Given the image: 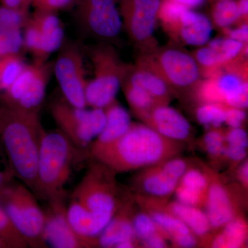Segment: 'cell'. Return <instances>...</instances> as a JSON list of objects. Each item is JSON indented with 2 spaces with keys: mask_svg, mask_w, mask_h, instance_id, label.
I'll return each instance as SVG.
<instances>
[{
  "mask_svg": "<svg viewBox=\"0 0 248 248\" xmlns=\"http://www.w3.org/2000/svg\"><path fill=\"white\" fill-rule=\"evenodd\" d=\"M93 159L75 187L67 205V215L79 234L97 238L117 209L116 173Z\"/></svg>",
  "mask_w": 248,
  "mask_h": 248,
  "instance_id": "obj_1",
  "label": "cell"
},
{
  "mask_svg": "<svg viewBox=\"0 0 248 248\" xmlns=\"http://www.w3.org/2000/svg\"><path fill=\"white\" fill-rule=\"evenodd\" d=\"M182 146V141L165 138L148 125L132 123L121 138L89 151V156L117 174L172 159L180 153Z\"/></svg>",
  "mask_w": 248,
  "mask_h": 248,
  "instance_id": "obj_2",
  "label": "cell"
},
{
  "mask_svg": "<svg viewBox=\"0 0 248 248\" xmlns=\"http://www.w3.org/2000/svg\"><path fill=\"white\" fill-rule=\"evenodd\" d=\"M39 112L16 108L0 100V141L15 177L33 192L41 135Z\"/></svg>",
  "mask_w": 248,
  "mask_h": 248,
  "instance_id": "obj_3",
  "label": "cell"
},
{
  "mask_svg": "<svg viewBox=\"0 0 248 248\" xmlns=\"http://www.w3.org/2000/svg\"><path fill=\"white\" fill-rule=\"evenodd\" d=\"M87 151L77 148L66 135L57 129L41 135L34 194L37 199L49 202L66 197L65 186L76 165Z\"/></svg>",
  "mask_w": 248,
  "mask_h": 248,
  "instance_id": "obj_4",
  "label": "cell"
},
{
  "mask_svg": "<svg viewBox=\"0 0 248 248\" xmlns=\"http://www.w3.org/2000/svg\"><path fill=\"white\" fill-rule=\"evenodd\" d=\"M13 181L0 188V203L29 247H48L43 239L45 211L37 197L23 183Z\"/></svg>",
  "mask_w": 248,
  "mask_h": 248,
  "instance_id": "obj_5",
  "label": "cell"
},
{
  "mask_svg": "<svg viewBox=\"0 0 248 248\" xmlns=\"http://www.w3.org/2000/svg\"><path fill=\"white\" fill-rule=\"evenodd\" d=\"M89 55L94 77L86 85V104L92 108L105 109L116 102L128 64L121 60L112 44L99 42L89 49Z\"/></svg>",
  "mask_w": 248,
  "mask_h": 248,
  "instance_id": "obj_6",
  "label": "cell"
},
{
  "mask_svg": "<svg viewBox=\"0 0 248 248\" xmlns=\"http://www.w3.org/2000/svg\"><path fill=\"white\" fill-rule=\"evenodd\" d=\"M138 59L163 78L173 94H194L203 78L192 54L177 44L158 46L151 53L140 55Z\"/></svg>",
  "mask_w": 248,
  "mask_h": 248,
  "instance_id": "obj_7",
  "label": "cell"
},
{
  "mask_svg": "<svg viewBox=\"0 0 248 248\" xmlns=\"http://www.w3.org/2000/svg\"><path fill=\"white\" fill-rule=\"evenodd\" d=\"M49 112L58 130L79 149L89 150L90 145L102 132L106 124L104 109L73 107L63 99L49 106Z\"/></svg>",
  "mask_w": 248,
  "mask_h": 248,
  "instance_id": "obj_8",
  "label": "cell"
},
{
  "mask_svg": "<svg viewBox=\"0 0 248 248\" xmlns=\"http://www.w3.org/2000/svg\"><path fill=\"white\" fill-rule=\"evenodd\" d=\"M53 73V63L48 61L26 63L17 79L0 95V100L16 108L39 112Z\"/></svg>",
  "mask_w": 248,
  "mask_h": 248,
  "instance_id": "obj_9",
  "label": "cell"
},
{
  "mask_svg": "<svg viewBox=\"0 0 248 248\" xmlns=\"http://www.w3.org/2000/svg\"><path fill=\"white\" fill-rule=\"evenodd\" d=\"M123 28L140 52L146 55L157 48L154 32L161 0H116Z\"/></svg>",
  "mask_w": 248,
  "mask_h": 248,
  "instance_id": "obj_10",
  "label": "cell"
},
{
  "mask_svg": "<svg viewBox=\"0 0 248 248\" xmlns=\"http://www.w3.org/2000/svg\"><path fill=\"white\" fill-rule=\"evenodd\" d=\"M76 16L87 35L102 43L112 44L123 28L116 0H76Z\"/></svg>",
  "mask_w": 248,
  "mask_h": 248,
  "instance_id": "obj_11",
  "label": "cell"
},
{
  "mask_svg": "<svg viewBox=\"0 0 248 248\" xmlns=\"http://www.w3.org/2000/svg\"><path fill=\"white\" fill-rule=\"evenodd\" d=\"M53 63V73L63 97L73 107H87L85 97L88 80L85 74L84 56L79 45L64 41Z\"/></svg>",
  "mask_w": 248,
  "mask_h": 248,
  "instance_id": "obj_12",
  "label": "cell"
},
{
  "mask_svg": "<svg viewBox=\"0 0 248 248\" xmlns=\"http://www.w3.org/2000/svg\"><path fill=\"white\" fill-rule=\"evenodd\" d=\"M24 29V48L35 62L48 61L64 42V30L57 13L35 10Z\"/></svg>",
  "mask_w": 248,
  "mask_h": 248,
  "instance_id": "obj_13",
  "label": "cell"
},
{
  "mask_svg": "<svg viewBox=\"0 0 248 248\" xmlns=\"http://www.w3.org/2000/svg\"><path fill=\"white\" fill-rule=\"evenodd\" d=\"M66 197L47 202L45 211L43 239L55 248H89L99 246L97 238L79 234L73 228L67 215Z\"/></svg>",
  "mask_w": 248,
  "mask_h": 248,
  "instance_id": "obj_14",
  "label": "cell"
},
{
  "mask_svg": "<svg viewBox=\"0 0 248 248\" xmlns=\"http://www.w3.org/2000/svg\"><path fill=\"white\" fill-rule=\"evenodd\" d=\"M143 122L160 135L170 140L185 141L190 136L191 125L188 121L179 111L168 105L155 107Z\"/></svg>",
  "mask_w": 248,
  "mask_h": 248,
  "instance_id": "obj_15",
  "label": "cell"
},
{
  "mask_svg": "<svg viewBox=\"0 0 248 248\" xmlns=\"http://www.w3.org/2000/svg\"><path fill=\"white\" fill-rule=\"evenodd\" d=\"M212 32L213 23L209 18L187 9L170 36L175 42L193 46H202L208 43Z\"/></svg>",
  "mask_w": 248,
  "mask_h": 248,
  "instance_id": "obj_16",
  "label": "cell"
},
{
  "mask_svg": "<svg viewBox=\"0 0 248 248\" xmlns=\"http://www.w3.org/2000/svg\"><path fill=\"white\" fill-rule=\"evenodd\" d=\"M124 79L145 90L159 105H168L173 94L163 78L151 66L139 59L135 65H128Z\"/></svg>",
  "mask_w": 248,
  "mask_h": 248,
  "instance_id": "obj_17",
  "label": "cell"
},
{
  "mask_svg": "<svg viewBox=\"0 0 248 248\" xmlns=\"http://www.w3.org/2000/svg\"><path fill=\"white\" fill-rule=\"evenodd\" d=\"M205 204L212 228H221L234 218V208L229 192L220 182L209 184Z\"/></svg>",
  "mask_w": 248,
  "mask_h": 248,
  "instance_id": "obj_18",
  "label": "cell"
},
{
  "mask_svg": "<svg viewBox=\"0 0 248 248\" xmlns=\"http://www.w3.org/2000/svg\"><path fill=\"white\" fill-rule=\"evenodd\" d=\"M104 110L105 125L102 132L90 145L88 153L115 141L126 133L131 125L130 114L117 102L112 103Z\"/></svg>",
  "mask_w": 248,
  "mask_h": 248,
  "instance_id": "obj_19",
  "label": "cell"
},
{
  "mask_svg": "<svg viewBox=\"0 0 248 248\" xmlns=\"http://www.w3.org/2000/svg\"><path fill=\"white\" fill-rule=\"evenodd\" d=\"M148 168L141 177L143 190L155 197H168L172 194L181 179L174 173L169 161Z\"/></svg>",
  "mask_w": 248,
  "mask_h": 248,
  "instance_id": "obj_20",
  "label": "cell"
},
{
  "mask_svg": "<svg viewBox=\"0 0 248 248\" xmlns=\"http://www.w3.org/2000/svg\"><path fill=\"white\" fill-rule=\"evenodd\" d=\"M209 187L208 179L196 169H187L176 187L178 202L199 207L205 204Z\"/></svg>",
  "mask_w": 248,
  "mask_h": 248,
  "instance_id": "obj_21",
  "label": "cell"
},
{
  "mask_svg": "<svg viewBox=\"0 0 248 248\" xmlns=\"http://www.w3.org/2000/svg\"><path fill=\"white\" fill-rule=\"evenodd\" d=\"M131 239H135L133 221L126 210H118L117 207L115 215L98 236V244L102 248H116L121 242Z\"/></svg>",
  "mask_w": 248,
  "mask_h": 248,
  "instance_id": "obj_22",
  "label": "cell"
},
{
  "mask_svg": "<svg viewBox=\"0 0 248 248\" xmlns=\"http://www.w3.org/2000/svg\"><path fill=\"white\" fill-rule=\"evenodd\" d=\"M169 213L182 220L190 228L194 234L204 236L211 229V225L207 216L199 207L186 205L180 202L170 204Z\"/></svg>",
  "mask_w": 248,
  "mask_h": 248,
  "instance_id": "obj_23",
  "label": "cell"
},
{
  "mask_svg": "<svg viewBox=\"0 0 248 248\" xmlns=\"http://www.w3.org/2000/svg\"><path fill=\"white\" fill-rule=\"evenodd\" d=\"M130 108L142 121L155 107L159 106L149 93L128 80H122V86Z\"/></svg>",
  "mask_w": 248,
  "mask_h": 248,
  "instance_id": "obj_24",
  "label": "cell"
},
{
  "mask_svg": "<svg viewBox=\"0 0 248 248\" xmlns=\"http://www.w3.org/2000/svg\"><path fill=\"white\" fill-rule=\"evenodd\" d=\"M224 229L214 239L212 246L216 248H239L246 244L248 227L242 218H234L226 223Z\"/></svg>",
  "mask_w": 248,
  "mask_h": 248,
  "instance_id": "obj_25",
  "label": "cell"
},
{
  "mask_svg": "<svg viewBox=\"0 0 248 248\" xmlns=\"http://www.w3.org/2000/svg\"><path fill=\"white\" fill-rule=\"evenodd\" d=\"M25 64L21 54L0 58V95L17 79Z\"/></svg>",
  "mask_w": 248,
  "mask_h": 248,
  "instance_id": "obj_26",
  "label": "cell"
},
{
  "mask_svg": "<svg viewBox=\"0 0 248 248\" xmlns=\"http://www.w3.org/2000/svg\"><path fill=\"white\" fill-rule=\"evenodd\" d=\"M214 24L220 29H226L235 23L241 22L237 1L218 0L213 9Z\"/></svg>",
  "mask_w": 248,
  "mask_h": 248,
  "instance_id": "obj_27",
  "label": "cell"
},
{
  "mask_svg": "<svg viewBox=\"0 0 248 248\" xmlns=\"http://www.w3.org/2000/svg\"><path fill=\"white\" fill-rule=\"evenodd\" d=\"M151 217L157 226L173 241L183 235L193 233L185 223L169 213L153 212Z\"/></svg>",
  "mask_w": 248,
  "mask_h": 248,
  "instance_id": "obj_28",
  "label": "cell"
},
{
  "mask_svg": "<svg viewBox=\"0 0 248 248\" xmlns=\"http://www.w3.org/2000/svg\"><path fill=\"white\" fill-rule=\"evenodd\" d=\"M228 107L226 104L218 103L202 104L197 108L196 117L202 125L218 128L222 124L225 123Z\"/></svg>",
  "mask_w": 248,
  "mask_h": 248,
  "instance_id": "obj_29",
  "label": "cell"
},
{
  "mask_svg": "<svg viewBox=\"0 0 248 248\" xmlns=\"http://www.w3.org/2000/svg\"><path fill=\"white\" fill-rule=\"evenodd\" d=\"M22 29L0 28V58L20 54L24 46Z\"/></svg>",
  "mask_w": 248,
  "mask_h": 248,
  "instance_id": "obj_30",
  "label": "cell"
},
{
  "mask_svg": "<svg viewBox=\"0 0 248 248\" xmlns=\"http://www.w3.org/2000/svg\"><path fill=\"white\" fill-rule=\"evenodd\" d=\"M187 9L186 6L172 0H161L158 19L161 20L169 35L176 29L182 14Z\"/></svg>",
  "mask_w": 248,
  "mask_h": 248,
  "instance_id": "obj_31",
  "label": "cell"
},
{
  "mask_svg": "<svg viewBox=\"0 0 248 248\" xmlns=\"http://www.w3.org/2000/svg\"><path fill=\"white\" fill-rule=\"evenodd\" d=\"M0 238L9 248H29L27 241L10 219L4 207L0 203Z\"/></svg>",
  "mask_w": 248,
  "mask_h": 248,
  "instance_id": "obj_32",
  "label": "cell"
},
{
  "mask_svg": "<svg viewBox=\"0 0 248 248\" xmlns=\"http://www.w3.org/2000/svg\"><path fill=\"white\" fill-rule=\"evenodd\" d=\"M194 94L202 104L208 103H218L224 104V99L222 95L216 78H205L202 80L195 89Z\"/></svg>",
  "mask_w": 248,
  "mask_h": 248,
  "instance_id": "obj_33",
  "label": "cell"
},
{
  "mask_svg": "<svg viewBox=\"0 0 248 248\" xmlns=\"http://www.w3.org/2000/svg\"><path fill=\"white\" fill-rule=\"evenodd\" d=\"M30 15L29 10L11 9L0 4V28L23 29Z\"/></svg>",
  "mask_w": 248,
  "mask_h": 248,
  "instance_id": "obj_34",
  "label": "cell"
},
{
  "mask_svg": "<svg viewBox=\"0 0 248 248\" xmlns=\"http://www.w3.org/2000/svg\"><path fill=\"white\" fill-rule=\"evenodd\" d=\"M133 225L135 237L138 238L141 241L152 235L163 231L151 216L146 214L141 213L136 215L134 218Z\"/></svg>",
  "mask_w": 248,
  "mask_h": 248,
  "instance_id": "obj_35",
  "label": "cell"
},
{
  "mask_svg": "<svg viewBox=\"0 0 248 248\" xmlns=\"http://www.w3.org/2000/svg\"><path fill=\"white\" fill-rule=\"evenodd\" d=\"M226 137L219 130H212L204 138V143L209 154L213 156L225 155Z\"/></svg>",
  "mask_w": 248,
  "mask_h": 248,
  "instance_id": "obj_36",
  "label": "cell"
},
{
  "mask_svg": "<svg viewBox=\"0 0 248 248\" xmlns=\"http://www.w3.org/2000/svg\"><path fill=\"white\" fill-rule=\"evenodd\" d=\"M76 0H31V5L39 11L57 13L74 6Z\"/></svg>",
  "mask_w": 248,
  "mask_h": 248,
  "instance_id": "obj_37",
  "label": "cell"
},
{
  "mask_svg": "<svg viewBox=\"0 0 248 248\" xmlns=\"http://www.w3.org/2000/svg\"><path fill=\"white\" fill-rule=\"evenodd\" d=\"M225 137H226V142L228 143V145L248 148V134L246 130L241 128V127L232 128L226 135H225Z\"/></svg>",
  "mask_w": 248,
  "mask_h": 248,
  "instance_id": "obj_38",
  "label": "cell"
},
{
  "mask_svg": "<svg viewBox=\"0 0 248 248\" xmlns=\"http://www.w3.org/2000/svg\"><path fill=\"white\" fill-rule=\"evenodd\" d=\"M246 118V113L244 109L227 107L225 123L228 124L232 128H240Z\"/></svg>",
  "mask_w": 248,
  "mask_h": 248,
  "instance_id": "obj_39",
  "label": "cell"
},
{
  "mask_svg": "<svg viewBox=\"0 0 248 248\" xmlns=\"http://www.w3.org/2000/svg\"><path fill=\"white\" fill-rule=\"evenodd\" d=\"M14 173L8 162L7 158L2 148H0V188L6 184L14 180Z\"/></svg>",
  "mask_w": 248,
  "mask_h": 248,
  "instance_id": "obj_40",
  "label": "cell"
},
{
  "mask_svg": "<svg viewBox=\"0 0 248 248\" xmlns=\"http://www.w3.org/2000/svg\"><path fill=\"white\" fill-rule=\"evenodd\" d=\"M225 32L228 37L233 39V40L239 41L244 44H248V22H244L239 25L236 29H228V28L224 29Z\"/></svg>",
  "mask_w": 248,
  "mask_h": 248,
  "instance_id": "obj_41",
  "label": "cell"
},
{
  "mask_svg": "<svg viewBox=\"0 0 248 248\" xmlns=\"http://www.w3.org/2000/svg\"><path fill=\"white\" fill-rule=\"evenodd\" d=\"M247 148L228 145L225 149V155L235 161H241L247 155Z\"/></svg>",
  "mask_w": 248,
  "mask_h": 248,
  "instance_id": "obj_42",
  "label": "cell"
},
{
  "mask_svg": "<svg viewBox=\"0 0 248 248\" xmlns=\"http://www.w3.org/2000/svg\"><path fill=\"white\" fill-rule=\"evenodd\" d=\"M143 245L147 248H162L167 247L166 241H165L164 236L160 232L152 235L149 237L142 241Z\"/></svg>",
  "mask_w": 248,
  "mask_h": 248,
  "instance_id": "obj_43",
  "label": "cell"
},
{
  "mask_svg": "<svg viewBox=\"0 0 248 248\" xmlns=\"http://www.w3.org/2000/svg\"><path fill=\"white\" fill-rule=\"evenodd\" d=\"M0 4L11 9L29 10L31 0H0Z\"/></svg>",
  "mask_w": 248,
  "mask_h": 248,
  "instance_id": "obj_44",
  "label": "cell"
},
{
  "mask_svg": "<svg viewBox=\"0 0 248 248\" xmlns=\"http://www.w3.org/2000/svg\"><path fill=\"white\" fill-rule=\"evenodd\" d=\"M238 10L241 18V22H247L248 14V0H239L237 1Z\"/></svg>",
  "mask_w": 248,
  "mask_h": 248,
  "instance_id": "obj_45",
  "label": "cell"
},
{
  "mask_svg": "<svg viewBox=\"0 0 248 248\" xmlns=\"http://www.w3.org/2000/svg\"><path fill=\"white\" fill-rule=\"evenodd\" d=\"M172 1L179 3L186 6L187 9H192L202 6L206 0H172Z\"/></svg>",
  "mask_w": 248,
  "mask_h": 248,
  "instance_id": "obj_46",
  "label": "cell"
},
{
  "mask_svg": "<svg viewBox=\"0 0 248 248\" xmlns=\"http://www.w3.org/2000/svg\"><path fill=\"white\" fill-rule=\"evenodd\" d=\"M248 162H246V164H244V166L241 168V170H240V179H241V182H242L245 186L248 185Z\"/></svg>",
  "mask_w": 248,
  "mask_h": 248,
  "instance_id": "obj_47",
  "label": "cell"
},
{
  "mask_svg": "<svg viewBox=\"0 0 248 248\" xmlns=\"http://www.w3.org/2000/svg\"><path fill=\"white\" fill-rule=\"evenodd\" d=\"M0 248H9L6 243L0 238Z\"/></svg>",
  "mask_w": 248,
  "mask_h": 248,
  "instance_id": "obj_48",
  "label": "cell"
}]
</instances>
